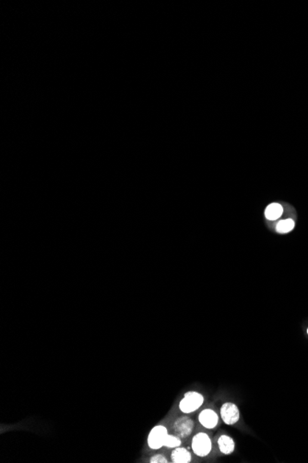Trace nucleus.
I'll return each instance as SVG.
<instances>
[{
  "label": "nucleus",
  "mask_w": 308,
  "mask_h": 463,
  "mask_svg": "<svg viewBox=\"0 0 308 463\" xmlns=\"http://www.w3.org/2000/svg\"><path fill=\"white\" fill-rule=\"evenodd\" d=\"M204 403V397L197 391L186 392L179 402V410L185 414L196 412Z\"/></svg>",
  "instance_id": "f257e3e1"
},
{
  "label": "nucleus",
  "mask_w": 308,
  "mask_h": 463,
  "mask_svg": "<svg viewBox=\"0 0 308 463\" xmlns=\"http://www.w3.org/2000/svg\"><path fill=\"white\" fill-rule=\"evenodd\" d=\"M191 449L194 454L200 458L207 457L213 449V443L209 434L199 432L195 434L191 441Z\"/></svg>",
  "instance_id": "f03ea898"
},
{
  "label": "nucleus",
  "mask_w": 308,
  "mask_h": 463,
  "mask_svg": "<svg viewBox=\"0 0 308 463\" xmlns=\"http://www.w3.org/2000/svg\"><path fill=\"white\" fill-rule=\"evenodd\" d=\"M167 435L168 430L164 426L158 425L153 427L148 434L147 444L149 448L153 450H158L163 448V444Z\"/></svg>",
  "instance_id": "7ed1b4c3"
},
{
  "label": "nucleus",
  "mask_w": 308,
  "mask_h": 463,
  "mask_svg": "<svg viewBox=\"0 0 308 463\" xmlns=\"http://www.w3.org/2000/svg\"><path fill=\"white\" fill-rule=\"evenodd\" d=\"M220 417L227 426H234L240 419L238 407L233 402H225L220 408Z\"/></svg>",
  "instance_id": "20e7f679"
},
{
  "label": "nucleus",
  "mask_w": 308,
  "mask_h": 463,
  "mask_svg": "<svg viewBox=\"0 0 308 463\" xmlns=\"http://www.w3.org/2000/svg\"><path fill=\"white\" fill-rule=\"evenodd\" d=\"M193 420L187 416H182L176 420L173 426V429L176 432V435L180 438H185L189 436L194 429Z\"/></svg>",
  "instance_id": "39448f33"
},
{
  "label": "nucleus",
  "mask_w": 308,
  "mask_h": 463,
  "mask_svg": "<svg viewBox=\"0 0 308 463\" xmlns=\"http://www.w3.org/2000/svg\"><path fill=\"white\" fill-rule=\"evenodd\" d=\"M198 422L206 429L212 430L218 426L219 416L213 409H205L198 414Z\"/></svg>",
  "instance_id": "423d86ee"
},
{
  "label": "nucleus",
  "mask_w": 308,
  "mask_h": 463,
  "mask_svg": "<svg viewBox=\"0 0 308 463\" xmlns=\"http://www.w3.org/2000/svg\"><path fill=\"white\" fill-rule=\"evenodd\" d=\"M218 447L222 454L230 455L235 451V440L227 434H221L218 438Z\"/></svg>",
  "instance_id": "0eeeda50"
},
{
  "label": "nucleus",
  "mask_w": 308,
  "mask_h": 463,
  "mask_svg": "<svg viewBox=\"0 0 308 463\" xmlns=\"http://www.w3.org/2000/svg\"><path fill=\"white\" fill-rule=\"evenodd\" d=\"M171 460L174 463H189L192 461V455L188 449L180 446L172 451Z\"/></svg>",
  "instance_id": "6e6552de"
},
{
  "label": "nucleus",
  "mask_w": 308,
  "mask_h": 463,
  "mask_svg": "<svg viewBox=\"0 0 308 463\" xmlns=\"http://www.w3.org/2000/svg\"><path fill=\"white\" fill-rule=\"evenodd\" d=\"M282 212H283L282 206H280L279 204L274 203V204H272V205H270L267 207V209L265 211V215L269 220H276V219H278L279 217H280V215L282 214Z\"/></svg>",
  "instance_id": "1a4fd4ad"
},
{
  "label": "nucleus",
  "mask_w": 308,
  "mask_h": 463,
  "mask_svg": "<svg viewBox=\"0 0 308 463\" xmlns=\"http://www.w3.org/2000/svg\"><path fill=\"white\" fill-rule=\"evenodd\" d=\"M181 444H182V441H181V438L179 436L168 434V435L165 438L163 447L168 448V449H176V448L180 447Z\"/></svg>",
  "instance_id": "9d476101"
},
{
  "label": "nucleus",
  "mask_w": 308,
  "mask_h": 463,
  "mask_svg": "<svg viewBox=\"0 0 308 463\" xmlns=\"http://www.w3.org/2000/svg\"><path fill=\"white\" fill-rule=\"evenodd\" d=\"M294 228V221L293 219L279 221L277 224L276 229L279 233H288Z\"/></svg>",
  "instance_id": "9b49d317"
},
{
  "label": "nucleus",
  "mask_w": 308,
  "mask_h": 463,
  "mask_svg": "<svg viewBox=\"0 0 308 463\" xmlns=\"http://www.w3.org/2000/svg\"><path fill=\"white\" fill-rule=\"evenodd\" d=\"M151 463H168V460L161 455V454H156L150 459Z\"/></svg>",
  "instance_id": "f8f14e48"
},
{
  "label": "nucleus",
  "mask_w": 308,
  "mask_h": 463,
  "mask_svg": "<svg viewBox=\"0 0 308 463\" xmlns=\"http://www.w3.org/2000/svg\"></svg>",
  "instance_id": "ddd939ff"
}]
</instances>
